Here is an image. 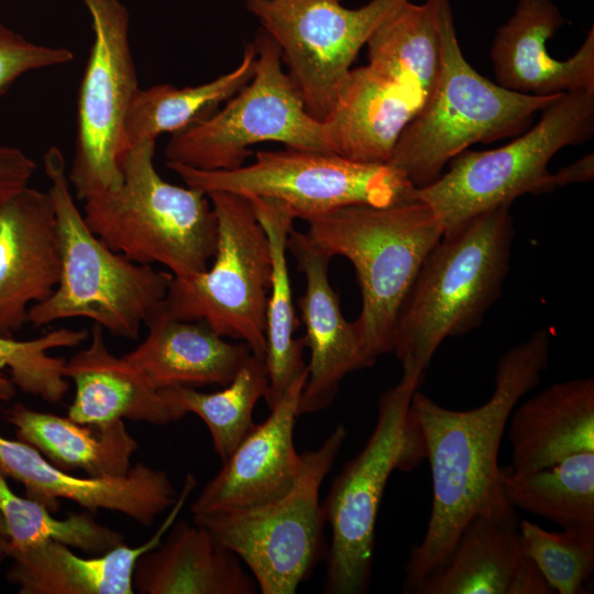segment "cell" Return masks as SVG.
Wrapping results in <instances>:
<instances>
[{
    "instance_id": "obj_1",
    "label": "cell",
    "mask_w": 594,
    "mask_h": 594,
    "mask_svg": "<svg viewBox=\"0 0 594 594\" xmlns=\"http://www.w3.org/2000/svg\"><path fill=\"white\" fill-rule=\"evenodd\" d=\"M550 341L542 329L504 352L492 396L473 409L446 408L418 391L413 394L409 415L429 460L432 506L426 534L409 552L405 593H414L447 562L471 518L517 516L502 492L499 446L513 409L548 369Z\"/></svg>"
},
{
    "instance_id": "obj_2",
    "label": "cell",
    "mask_w": 594,
    "mask_h": 594,
    "mask_svg": "<svg viewBox=\"0 0 594 594\" xmlns=\"http://www.w3.org/2000/svg\"><path fill=\"white\" fill-rule=\"evenodd\" d=\"M366 45L369 63L351 68L324 122L333 153L387 164L400 134L436 86L439 45L432 0L405 2Z\"/></svg>"
},
{
    "instance_id": "obj_3",
    "label": "cell",
    "mask_w": 594,
    "mask_h": 594,
    "mask_svg": "<svg viewBox=\"0 0 594 594\" xmlns=\"http://www.w3.org/2000/svg\"><path fill=\"white\" fill-rule=\"evenodd\" d=\"M515 235L510 205L444 232L398 314L392 352L403 373L424 377L447 339L477 328L501 297Z\"/></svg>"
},
{
    "instance_id": "obj_4",
    "label": "cell",
    "mask_w": 594,
    "mask_h": 594,
    "mask_svg": "<svg viewBox=\"0 0 594 594\" xmlns=\"http://www.w3.org/2000/svg\"><path fill=\"white\" fill-rule=\"evenodd\" d=\"M154 154V140L133 143L121 162L119 186L87 197L82 216L114 252L138 264H161L176 278H191L215 255L216 213L205 191L164 180Z\"/></svg>"
},
{
    "instance_id": "obj_5",
    "label": "cell",
    "mask_w": 594,
    "mask_h": 594,
    "mask_svg": "<svg viewBox=\"0 0 594 594\" xmlns=\"http://www.w3.org/2000/svg\"><path fill=\"white\" fill-rule=\"evenodd\" d=\"M432 2L439 45L436 86L425 108L400 134L387 163L415 188L433 183L472 144L521 133L536 112L563 95L519 94L480 75L462 54L450 0Z\"/></svg>"
},
{
    "instance_id": "obj_6",
    "label": "cell",
    "mask_w": 594,
    "mask_h": 594,
    "mask_svg": "<svg viewBox=\"0 0 594 594\" xmlns=\"http://www.w3.org/2000/svg\"><path fill=\"white\" fill-rule=\"evenodd\" d=\"M43 164L57 223L61 276L51 296L30 307L28 322L38 328L86 318L116 337L136 340L165 300L173 274L130 261L91 232L75 204L58 147L48 148Z\"/></svg>"
},
{
    "instance_id": "obj_7",
    "label": "cell",
    "mask_w": 594,
    "mask_h": 594,
    "mask_svg": "<svg viewBox=\"0 0 594 594\" xmlns=\"http://www.w3.org/2000/svg\"><path fill=\"white\" fill-rule=\"evenodd\" d=\"M307 222V235L323 253L354 266L362 309L353 326L375 363L392 352L398 314L443 228L426 204L414 199L346 206Z\"/></svg>"
},
{
    "instance_id": "obj_8",
    "label": "cell",
    "mask_w": 594,
    "mask_h": 594,
    "mask_svg": "<svg viewBox=\"0 0 594 594\" xmlns=\"http://www.w3.org/2000/svg\"><path fill=\"white\" fill-rule=\"evenodd\" d=\"M541 112L538 123L510 143L458 154L433 183L414 188L410 199L426 204L444 233L522 195L554 190L551 158L594 132V89L563 94Z\"/></svg>"
},
{
    "instance_id": "obj_9",
    "label": "cell",
    "mask_w": 594,
    "mask_h": 594,
    "mask_svg": "<svg viewBox=\"0 0 594 594\" xmlns=\"http://www.w3.org/2000/svg\"><path fill=\"white\" fill-rule=\"evenodd\" d=\"M424 377L408 374L378 400L374 430L364 448L333 480L322 504L331 529L324 592L362 594L369 591L375 526L381 501L394 470L416 466L425 451L409 415L413 394Z\"/></svg>"
},
{
    "instance_id": "obj_10",
    "label": "cell",
    "mask_w": 594,
    "mask_h": 594,
    "mask_svg": "<svg viewBox=\"0 0 594 594\" xmlns=\"http://www.w3.org/2000/svg\"><path fill=\"white\" fill-rule=\"evenodd\" d=\"M253 42L257 57L252 79L223 108L172 134L164 152L167 165L231 170L243 166L253 154L250 147L262 142L332 152L326 122L307 111L276 42L262 29Z\"/></svg>"
},
{
    "instance_id": "obj_11",
    "label": "cell",
    "mask_w": 594,
    "mask_h": 594,
    "mask_svg": "<svg viewBox=\"0 0 594 594\" xmlns=\"http://www.w3.org/2000/svg\"><path fill=\"white\" fill-rule=\"evenodd\" d=\"M346 436L340 424L319 448L304 452L298 477L279 497L254 507L193 517L240 558L261 593H295L318 562L326 522L320 487Z\"/></svg>"
},
{
    "instance_id": "obj_12",
    "label": "cell",
    "mask_w": 594,
    "mask_h": 594,
    "mask_svg": "<svg viewBox=\"0 0 594 594\" xmlns=\"http://www.w3.org/2000/svg\"><path fill=\"white\" fill-rule=\"evenodd\" d=\"M217 218L213 262L191 278L173 276L163 310L184 320H202L218 334L246 343L264 361L266 304L272 258L267 237L249 197L207 193Z\"/></svg>"
},
{
    "instance_id": "obj_13",
    "label": "cell",
    "mask_w": 594,
    "mask_h": 594,
    "mask_svg": "<svg viewBox=\"0 0 594 594\" xmlns=\"http://www.w3.org/2000/svg\"><path fill=\"white\" fill-rule=\"evenodd\" d=\"M188 187L223 190L283 202L306 221L342 207H385L410 200L415 188L387 164L350 160L333 152L286 147L258 151L252 164L231 170L167 165Z\"/></svg>"
},
{
    "instance_id": "obj_14",
    "label": "cell",
    "mask_w": 594,
    "mask_h": 594,
    "mask_svg": "<svg viewBox=\"0 0 594 594\" xmlns=\"http://www.w3.org/2000/svg\"><path fill=\"white\" fill-rule=\"evenodd\" d=\"M407 1L371 0L356 9L341 0H244V6L278 45L307 111L324 121L360 50Z\"/></svg>"
},
{
    "instance_id": "obj_15",
    "label": "cell",
    "mask_w": 594,
    "mask_h": 594,
    "mask_svg": "<svg viewBox=\"0 0 594 594\" xmlns=\"http://www.w3.org/2000/svg\"><path fill=\"white\" fill-rule=\"evenodd\" d=\"M94 41L80 82L74 157L68 174L77 198L114 189L130 145L124 120L139 89L130 45V14L120 0H81Z\"/></svg>"
},
{
    "instance_id": "obj_16",
    "label": "cell",
    "mask_w": 594,
    "mask_h": 594,
    "mask_svg": "<svg viewBox=\"0 0 594 594\" xmlns=\"http://www.w3.org/2000/svg\"><path fill=\"white\" fill-rule=\"evenodd\" d=\"M0 471L23 484L25 496L51 513L58 510L61 499H66L89 513L117 512L151 526L177 501L176 490L162 470L138 463L124 476H76L51 463L29 443L1 435Z\"/></svg>"
},
{
    "instance_id": "obj_17",
    "label": "cell",
    "mask_w": 594,
    "mask_h": 594,
    "mask_svg": "<svg viewBox=\"0 0 594 594\" xmlns=\"http://www.w3.org/2000/svg\"><path fill=\"white\" fill-rule=\"evenodd\" d=\"M307 372L298 376L268 417L253 425L221 470L194 501L193 517L254 507L286 493L302 466L294 443Z\"/></svg>"
},
{
    "instance_id": "obj_18",
    "label": "cell",
    "mask_w": 594,
    "mask_h": 594,
    "mask_svg": "<svg viewBox=\"0 0 594 594\" xmlns=\"http://www.w3.org/2000/svg\"><path fill=\"white\" fill-rule=\"evenodd\" d=\"M287 248L306 279L305 293L298 304L310 361L299 414H314L333 402L348 374L370 367L374 362L365 353L353 322L344 318L339 297L330 285L328 264L331 257L306 232L294 229Z\"/></svg>"
},
{
    "instance_id": "obj_19",
    "label": "cell",
    "mask_w": 594,
    "mask_h": 594,
    "mask_svg": "<svg viewBox=\"0 0 594 594\" xmlns=\"http://www.w3.org/2000/svg\"><path fill=\"white\" fill-rule=\"evenodd\" d=\"M61 276V249L48 191L25 187L0 208V334L11 338L28 322Z\"/></svg>"
},
{
    "instance_id": "obj_20",
    "label": "cell",
    "mask_w": 594,
    "mask_h": 594,
    "mask_svg": "<svg viewBox=\"0 0 594 594\" xmlns=\"http://www.w3.org/2000/svg\"><path fill=\"white\" fill-rule=\"evenodd\" d=\"M564 23L551 0H519L492 45L496 84L534 96L594 89L593 26L570 58L559 61L548 53L547 42Z\"/></svg>"
},
{
    "instance_id": "obj_21",
    "label": "cell",
    "mask_w": 594,
    "mask_h": 594,
    "mask_svg": "<svg viewBox=\"0 0 594 594\" xmlns=\"http://www.w3.org/2000/svg\"><path fill=\"white\" fill-rule=\"evenodd\" d=\"M518 517L479 514L463 528L447 562L415 594H550L525 554Z\"/></svg>"
},
{
    "instance_id": "obj_22",
    "label": "cell",
    "mask_w": 594,
    "mask_h": 594,
    "mask_svg": "<svg viewBox=\"0 0 594 594\" xmlns=\"http://www.w3.org/2000/svg\"><path fill=\"white\" fill-rule=\"evenodd\" d=\"M188 475L180 499L176 501L164 524L138 547L124 543L102 554L82 558L69 546L48 539L9 554L7 578L21 594H133V571L138 559L156 547L172 526L187 495L195 487Z\"/></svg>"
},
{
    "instance_id": "obj_23",
    "label": "cell",
    "mask_w": 594,
    "mask_h": 594,
    "mask_svg": "<svg viewBox=\"0 0 594 594\" xmlns=\"http://www.w3.org/2000/svg\"><path fill=\"white\" fill-rule=\"evenodd\" d=\"M162 305L145 322V339L123 355L156 389L224 386L253 355L246 343L226 341L202 320L172 317Z\"/></svg>"
},
{
    "instance_id": "obj_24",
    "label": "cell",
    "mask_w": 594,
    "mask_h": 594,
    "mask_svg": "<svg viewBox=\"0 0 594 594\" xmlns=\"http://www.w3.org/2000/svg\"><path fill=\"white\" fill-rule=\"evenodd\" d=\"M133 590L140 594H255L243 562L204 525L177 522L136 561Z\"/></svg>"
},
{
    "instance_id": "obj_25",
    "label": "cell",
    "mask_w": 594,
    "mask_h": 594,
    "mask_svg": "<svg viewBox=\"0 0 594 594\" xmlns=\"http://www.w3.org/2000/svg\"><path fill=\"white\" fill-rule=\"evenodd\" d=\"M512 471L528 473L594 451V380L556 383L513 409Z\"/></svg>"
},
{
    "instance_id": "obj_26",
    "label": "cell",
    "mask_w": 594,
    "mask_h": 594,
    "mask_svg": "<svg viewBox=\"0 0 594 594\" xmlns=\"http://www.w3.org/2000/svg\"><path fill=\"white\" fill-rule=\"evenodd\" d=\"M90 334V343L63 370L76 389L68 417L94 426L123 419L158 426L174 421L161 392L139 369L108 350L103 329L94 323Z\"/></svg>"
},
{
    "instance_id": "obj_27",
    "label": "cell",
    "mask_w": 594,
    "mask_h": 594,
    "mask_svg": "<svg viewBox=\"0 0 594 594\" xmlns=\"http://www.w3.org/2000/svg\"><path fill=\"white\" fill-rule=\"evenodd\" d=\"M4 416L15 428L19 440L66 472L81 470L92 477L124 476L139 447L123 420L82 425L20 403L7 409Z\"/></svg>"
},
{
    "instance_id": "obj_28",
    "label": "cell",
    "mask_w": 594,
    "mask_h": 594,
    "mask_svg": "<svg viewBox=\"0 0 594 594\" xmlns=\"http://www.w3.org/2000/svg\"><path fill=\"white\" fill-rule=\"evenodd\" d=\"M268 241L272 258L271 288L266 304V352L264 363L268 387L265 400L273 407L290 384L307 372L302 359L305 338H295V316L286 252L295 217L280 201L246 196Z\"/></svg>"
},
{
    "instance_id": "obj_29",
    "label": "cell",
    "mask_w": 594,
    "mask_h": 594,
    "mask_svg": "<svg viewBox=\"0 0 594 594\" xmlns=\"http://www.w3.org/2000/svg\"><path fill=\"white\" fill-rule=\"evenodd\" d=\"M257 51L249 42L241 62L231 72L210 81L177 88L170 84L139 88L134 94L124 120L125 138L133 143L154 140L162 133L175 134L208 118L252 79Z\"/></svg>"
},
{
    "instance_id": "obj_30",
    "label": "cell",
    "mask_w": 594,
    "mask_h": 594,
    "mask_svg": "<svg viewBox=\"0 0 594 594\" xmlns=\"http://www.w3.org/2000/svg\"><path fill=\"white\" fill-rule=\"evenodd\" d=\"M501 486L515 509L543 517L563 529L594 526V451L528 473L501 468Z\"/></svg>"
},
{
    "instance_id": "obj_31",
    "label": "cell",
    "mask_w": 594,
    "mask_h": 594,
    "mask_svg": "<svg viewBox=\"0 0 594 594\" xmlns=\"http://www.w3.org/2000/svg\"><path fill=\"white\" fill-rule=\"evenodd\" d=\"M267 387L265 363L252 355L221 391L202 393L194 387L174 386L160 392L174 421L191 413L205 422L223 462L254 425L253 410L265 397Z\"/></svg>"
},
{
    "instance_id": "obj_32",
    "label": "cell",
    "mask_w": 594,
    "mask_h": 594,
    "mask_svg": "<svg viewBox=\"0 0 594 594\" xmlns=\"http://www.w3.org/2000/svg\"><path fill=\"white\" fill-rule=\"evenodd\" d=\"M0 514L7 539L0 541V556L53 539L96 556L124 543L123 536L95 520L90 513L69 514L57 519L41 503L16 495L0 471Z\"/></svg>"
},
{
    "instance_id": "obj_33",
    "label": "cell",
    "mask_w": 594,
    "mask_h": 594,
    "mask_svg": "<svg viewBox=\"0 0 594 594\" xmlns=\"http://www.w3.org/2000/svg\"><path fill=\"white\" fill-rule=\"evenodd\" d=\"M87 330L61 328L31 340H14L0 334V400H10L19 387L48 403H59L69 382L64 376V358L48 352L74 348L88 338Z\"/></svg>"
},
{
    "instance_id": "obj_34",
    "label": "cell",
    "mask_w": 594,
    "mask_h": 594,
    "mask_svg": "<svg viewBox=\"0 0 594 594\" xmlns=\"http://www.w3.org/2000/svg\"><path fill=\"white\" fill-rule=\"evenodd\" d=\"M525 554L559 594L583 593L594 571V526L548 531L528 520L519 521Z\"/></svg>"
},
{
    "instance_id": "obj_35",
    "label": "cell",
    "mask_w": 594,
    "mask_h": 594,
    "mask_svg": "<svg viewBox=\"0 0 594 594\" xmlns=\"http://www.w3.org/2000/svg\"><path fill=\"white\" fill-rule=\"evenodd\" d=\"M73 58L66 47L36 44L0 23V96L24 74L67 64Z\"/></svg>"
},
{
    "instance_id": "obj_36",
    "label": "cell",
    "mask_w": 594,
    "mask_h": 594,
    "mask_svg": "<svg viewBox=\"0 0 594 594\" xmlns=\"http://www.w3.org/2000/svg\"><path fill=\"white\" fill-rule=\"evenodd\" d=\"M35 162L22 150L0 144V208L29 186Z\"/></svg>"
},
{
    "instance_id": "obj_37",
    "label": "cell",
    "mask_w": 594,
    "mask_h": 594,
    "mask_svg": "<svg viewBox=\"0 0 594 594\" xmlns=\"http://www.w3.org/2000/svg\"><path fill=\"white\" fill-rule=\"evenodd\" d=\"M556 187L565 186L574 183H588L594 176V156L586 154L579 161L561 168L553 174Z\"/></svg>"
},
{
    "instance_id": "obj_38",
    "label": "cell",
    "mask_w": 594,
    "mask_h": 594,
    "mask_svg": "<svg viewBox=\"0 0 594 594\" xmlns=\"http://www.w3.org/2000/svg\"><path fill=\"white\" fill-rule=\"evenodd\" d=\"M7 539L2 516L0 514V541Z\"/></svg>"
}]
</instances>
